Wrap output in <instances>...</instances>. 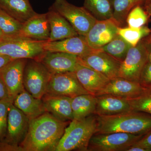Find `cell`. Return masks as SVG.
Segmentation results:
<instances>
[{
    "instance_id": "11",
    "label": "cell",
    "mask_w": 151,
    "mask_h": 151,
    "mask_svg": "<svg viewBox=\"0 0 151 151\" xmlns=\"http://www.w3.org/2000/svg\"><path fill=\"white\" fill-rule=\"evenodd\" d=\"M28 59H14L0 72L8 91L9 97L13 100L24 89V71Z\"/></svg>"
},
{
    "instance_id": "18",
    "label": "cell",
    "mask_w": 151,
    "mask_h": 151,
    "mask_svg": "<svg viewBox=\"0 0 151 151\" xmlns=\"http://www.w3.org/2000/svg\"><path fill=\"white\" fill-rule=\"evenodd\" d=\"M74 72L84 89L89 94L95 96L110 81L102 73L80 63Z\"/></svg>"
},
{
    "instance_id": "4",
    "label": "cell",
    "mask_w": 151,
    "mask_h": 151,
    "mask_svg": "<svg viewBox=\"0 0 151 151\" xmlns=\"http://www.w3.org/2000/svg\"><path fill=\"white\" fill-rule=\"evenodd\" d=\"M47 41L32 39L22 37H7L0 42V54L13 59H35L39 60L45 51Z\"/></svg>"
},
{
    "instance_id": "38",
    "label": "cell",
    "mask_w": 151,
    "mask_h": 151,
    "mask_svg": "<svg viewBox=\"0 0 151 151\" xmlns=\"http://www.w3.org/2000/svg\"><path fill=\"white\" fill-rule=\"evenodd\" d=\"M147 53L148 61L151 62V40L146 37L144 38Z\"/></svg>"
},
{
    "instance_id": "31",
    "label": "cell",
    "mask_w": 151,
    "mask_h": 151,
    "mask_svg": "<svg viewBox=\"0 0 151 151\" xmlns=\"http://www.w3.org/2000/svg\"><path fill=\"white\" fill-rule=\"evenodd\" d=\"M149 16L145 10L139 5L130 11L127 16L126 22L129 27H142L148 21Z\"/></svg>"
},
{
    "instance_id": "7",
    "label": "cell",
    "mask_w": 151,
    "mask_h": 151,
    "mask_svg": "<svg viewBox=\"0 0 151 151\" xmlns=\"http://www.w3.org/2000/svg\"><path fill=\"white\" fill-rule=\"evenodd\" d=\"M143 136L122 132L95 133L89 141L87 151H126Z\"/></svg>"
},
{
    "instance_id": "27",
    "label": "cell",
    "mask_w": 151,
    "mask_h": 151,
    "mask_svg": "<svg viewBox=\"0 0 151 151\" xmlns=\"http://www.w3.org/2000/svg\"><path fill=\"white\" fill-rule=\"evenodd\" d=\"M132 47L133 46L118 34L101 49L122 62Z\"/></svg>"
},
{
    "instance_id": "41",
    "label": "cell",
    "mask_w": 151,
    "mask_h": 151,
    "mask_svg": "<svg viewBox=\"0 0 151 151\" xmlns=\"http://www.w3.org/2000/svg\"><path fill=\"white\" fill-rule=\"evenodd\" d=\"M147 38H148L149 39H150V40H151V32L148 36H147Z\"/></svg>"
},
{
    "instance_id": "36",
    "label": "cell",
    "mask_w": 151,
    "mask_h": 151,
    "mask_svg": "<svg viewBox=\"0 0 151 151\" xmlns=\"http://www.w3.org/2000/svg\"><path fill=\"white\" fill-rule=\"evenodd\" d=\"M10 98L5 84L0 75V100Z\"/></svg>"
},
{
    "instance_id": "3",
    "label": "cell",
    "mask_w": 151,
    "mask_h": 151,
    "mask_svg": "<svg viewBox=\"0 0 151 151\" xmlns=\"http://www.w3.org/2000/svg\"><path fill=\"white\" fill-rule=\"evenodd\" d=\"M95 114L83 120L73 119L65 129L55 151H87L89 141L97 131Z\"/></svg>"
},
{
    "instance_id": "10",
    "label": "cell",
    "mask_w": 151,
    "mask_h": 151,
    "mask_svg": "<svg viewBox=\"0 0 151 151\" xmlns=\"http://www.w3.org/2000/svg\"><path fill=\"white\" fill-rule=\"evenodd\" d=\"M78 59L80 64L100 72L110 80L119 77L122 62L101 49L85 56L78 57Z\"/></svg>"
},
{
    "instance_id": "22",
    "label": "cell",
    "mask_w": 151,
    "mask_h": 151,
    "mask_svg": "<svg viewBox=\"0 0 151 151\" xmlns=\"http://www.w3.org/2000/svg\"><path fill=\"white\" fill-rule=\"evenodd\" d=\"M13 104L29 121L46 112L42 99L34 97L25 89L14 99Z\"/></svg>"
},
{
    "instance_id": "28",
    "label": "cell",
    "mask_w": 151,
    "mask_h": 151,
    "mask_svg": "<svg viewBox=\"0 0 151 151\" xmlns=\"http://www.w3.org/2000/svg\"><path fill=\"white\" fill-rule=\"evenodd\" d=\"M151 29L144 26L139 28L119 27L118 34L122 37L132 46H136L144 38L148 36Z\"/></svg>"
},
{
    "instance_id": "39",
    "label": "cell",
    "mask_w": 151,
    "mask_h": 151,
    "mask_svg": "<svg viewBox=\"0 0 151 151\" xmlns=\"http://www.w3.org/2000/svg\"><path fill=\"white\" fill-rule=\"evenodd\" d=\"M145 10L150 16H151V0L145 4Z\"/></svg>"
},
{
    "instance_id": "32",
    "label": "cell",
    "mask_w": 151,
    "mask_h": 151,
    "mask_svg": "<svg viewBox=\"0 0 151 151\" xmlns=\"http://www.w3.org/2000/svg\"><path fill=\"white\" fill-rule=\"evenodd\" d=\"M14 100L8 98L0 100V136L6 132L9 109Z\"/></svg>"
},
{
    "instance_id": "30",
    "label": "cell",
    "mask_w": 151,
    "mask_h": 151,
    "mask_svg": "<svg viewBox=\"0 0 151 151\" xmlns=\"http://www.w3.org/2000/svg\"><path fill=\"white\" fill-rule=\"evenodd\" d=\"M128 100L133 111H141L151 115V87L146 88L138 97Z\"/></svg>"
},
{
    "instance_id": "24",
    "label": "cell",
    "mask_w": 151,
    "mask_h": 151,
    "mask_svg": "<svg viewBox=\"0 0 151 151\" xmlns=\"http://www.w3.org/2000/svg\"><path fill=\"white\" fill-rule=\"evenodd\" d=\"M96 97L92 94H83L72 98L71 107L73 119L83 120L94 114Z\"/></svg>"
},
{
    "instance_id": "19",
    "label": "cell",
    "mask_w": 151,
    "mask_h": 151,
    "mask_svg": "<svg viewBox=\"0 0 151 151\" xmlns=\"http://www.w3.org/2000/svg\"><path fill=\"white\" fill-rule=\"evenodd\" d=\"M46 112L62 122L73 119L71 107L72 98L65 96L45 94L42 98Z\"/></svg>"
},
{
    "instance_id": "21",
    "label": "cell",
    "mask_w": 151,
    "mask_h": 151,
    "mask_svg": "<svg viewBox=\"0 0 151 151\" xmlns=\"http://www.w3.org/2000/svg\"><path fill=\"white\" fill-rule=\"evenodd\" d=\"M50 27V35L47 41H55L78 35L67 20L50 7L47 13Z\"/></svg>"
},
{
    "instance_id": "1",
    "label": "cell",
    "mask_w": 151,
    "mask_h": 151,
    "mask_svg": "<svg viewBox=\"0 0 151 151\" xmlns=\"http://www.w3.org/2000/svg\"><path fill=\"white\" fill-rule=\"evenodd\" d=\"M70 122H62L46 112L30 120L19 146L24 151H55Z\"/></svg>"
},
{
    "instance_id": "33",
    "label": "cell",
    "mask_w": 151,
    "mask_h": 151,
    "mask_svg": "<svg viewBox=\"0 0 151 151\" xmlns=\"http://www.w3.org/2000/svg\"><path fill=\"white\" fill-rule=\"evenodd\" d=\"M139 83L145 88L151 87V62L147 61L143 68Z\"/></svg>"
},
{
    "instance_id": "42",
    "label": "cell",
    "mask_w": 151,
    "mask_h": 151,
    "mask_svg": "<svg viewBox=\"0 0 151 151\" xmlns=\"http://www.w3.org/2000/svg\"><path fill=\"white\" fill-rule=\"evenodd\" d=\"M150 1V0H145V4H146V3L148 2L149 1Z\"/></svg>"
},
{
    "instance_id": "16",
    "label": "cell",
    "mask_w": 151,
    "mask_h": 151,
    "mask_svg": "<svg viewBox=\"0 0 151 151\" xmlns=\"http://www.w3.org/2000/svg\"><path fill=\"white\" fill-rule=\"evenodd\" d=\"M146 89L139 82L119 76L110 80L109 83L96 96L110 94L129 99L138 97Z\"/></svg>"
},
{
    "instance_id": "14",
    "label": "cell",
    "mask_w": 151,
    "mask_h": 151,
    "mask_svg": "<svg viewBox=\"0 0 151 151\" xmlns=\"http://www.w3.org/2000/svg\"><path fill=\"white\" fill-rule=\"evenodd\" d=\"M45 50L50 52H66L79 57L85 56L99 49H94L89 46L85 37L78 35L62 40L45 42Z\"/></svg>"
},
{
    "instance_id": "37",
    "label": "cell",
    "mask_w": 151,
    "mask_h": 151,
    "mask_svg": "<svg viewBox=\"0 0 151 151\" xmlns=\"http://www.w3.org/2000/svg\"><path fill=\"white\" fill-rule=\"evenodd\" d=\"M13 60L9 57L0 54V72Z\"/></svg>"
},
{
    "instance_id": "35",
    "label": "cell",
    "mask_w": 151,
    "mask_h": 151,
    "mask_svg": "<svg viewBox=\"0 0 151 151\" xmlns=\"http://www.w3.org/2000/svg\"><path fill=\"white\" fill-rule=\"evenodd\" d=\"M0 151H24L19 145L4 142H0Z\"/></svg>"
},
{
    "instance_id": "2",
    "label": "cell",
    "mask_w": 151,
    "mask_h": 151,
    "mask_svg": "<svg viewBox=\"0 0 151 151\" xmlns=\"http://www.w3.org/2000/svg\"><path fill=\"white\" fill-rule=\"evenodd\" d=\"M96 133L122 132L144 135L151 130V115L132 111L111 116H97Z\"/></svg>"
},
{
    "instance_id": "23",
    "label": "cell",
    "mask_w": 151,
    "mask_h": 151,
    "mask_svg": "<svg viewBox=\"0 0 151 151\" xmlns=\"http://www.w3.org/2000/svg\"><path fill=\"white\" fill-rule=\"evenodd\" d=\"M0 9L23 24L37 14L29 0H0Z\"/></svg>"
},
{
    "instance_id": "29",
    "label": "cell",
    "mask_w": 151,
    "mask_h": 151,
    "mask_svg": "<svg viewBox=\"0 0 151 151\" xmlns=\"http://www.w3.org/2000/svg\"><path fill=\"white\" fill-rule=\"evenodd\" d=\"M23 24L0 9V29L7 37L19 36Z\"/></svg>"
},
{
    "instance_id": "8",
    "label": "cell",
    "mask_w": 151,
    "mask_h": 151,
    "mask_svg": "<svg viewBox=\"0 0 151 151\" xmlns=\"http://www.w3.org/2000/svg\"><path fill=\"white\" fill-rule=\"evenodd\" d=\"M147 61V53L143 38L136 46L129 50L121 63L119 77L139 82L141 72Z\"/></svg>"
},
{
    "instance_id": "34",
    "label": "cell",
    "mask_w": 151,
    "mask_h": 151,
    "mask_svg": "<svg viewBox=\"0 0 151 151\" xmlns=\"http://www.w3.org/2000/svg\"><path fill=\"white\" fill-rule=\"evenodd\" d=\"M133 145L142 147L147 151H151V130L143 135Z\"/></svg>"
},
{
    "instance_id": "17",
    "label": "cell",
    "mask_w": 151,
    "mask_h": 151,
    "mask_svg": "<svg viewBox=\"0 0 151 151\" xmlns=\"http://www.w3.org/2000/svg\"><path fill=\"white\" fill-rule=\"evenodd\" d=\"M95 96L96 105L94 114L96 116H111L133 111L129 100L126 98L110 94Z\"/></svg>"
},
{
    "instance_id": "12",
    "label": "cell",
    "mask_w": 151,
    "mask_h": 151,
    "mask_svg": "<svg viewBox=\"0 0 151 151\" xmlns=\"http://www.w3.org/2000/svg\"><path fill=\"white\" fill-rule=\"evenodd\" d=\"M119 27L112 18L97 20L84 37L91 48L100 49L118 35Z\"/></svg>"
},
{
    "instance_id": "13",
    "label": "cell",
    "mask_w": 151,
    "mask_h": 151,
    "mask_svg": "<svg viewBox=\"0 0 151 151\" xmlns=\"http://www.w3.org/2000/svg\"><path fill=\"white\" fill-rule=\"evenodd\" d=\"M29 122L24 113L13 103L10 107L8 115L5 141L19 145L26 134Z\"/></svg>"
},
{
    "instance_id": "5",
    "label": "cell",
    "mask_w": 151,
    "mask_h": 151,
    "mask_svg": "<svg viewBox=\"0 0 151 151\" xmlns=\"http://www.w3.org/2000/svg\"><path fill=\"white\" fill-rule=\"evenodd\" d=\"M51 8L65 18L78 35L85 36L97 21L84 7L76 6L66 0H55Z\"/></svg>"
},
{
    "instance_id": "26",
    "label": "cell",
    "mask_w": 151,
    "mask_h": 151,
    "mask_svg": "<svg viewBox=\"0 0 151 151\" xmlns=\"http://www.w3.org/2000/svg\"><path fill=\"white\" fill-rule=\"evenodd\" d=\"M84 7L97 20L108 19L113 17L110 0H84Z\"/></svg>"
},
{
    "instance_id": "25",
    "label": "cell",
    "mask_w": 151,
    "mask_h": 151,
    "mask_svg": "<svg viewBox=\"0 0 151 151\" xmlns=\"http://www.w3.org/2000/svg\"><path fill=\"white\" fill-rule=\"evenodd\" d=\"M113 8L112 19L119 27H122L126 22L130 11L136 6L142 4L145 0H110Z\"/></svg>"
},
{
    "instance_id": "15",
    "label": "cell",
    "mask_w": 151,
    "mask_h": 151,
    "mask_svg": "<svg viewBox=\"0 0 151 151\" xmlns=\"http://www.w3.org/2000/svg\"><path fill=\"white\" fill-rule=\"evenodd\" d=\"M39 61L51 74L74 72L79 64L78 57L66 52H45Z\"/></svg>"
},
{
    "instance_id": "40",
    "label": "cell",
    "mask_w": 151,
    "mask_h": 151,
    "mask_svg": "<svg viewBox=\"0 0 151 151\" xmlns=\"http://www.w3.org/2000/svg\"><path fill=\"white\" fill-rule=\"evenodd\" d=\"M6 37L7 36L5 35L2 30L0 29V42L4 40Z\"/></svg>"
},
{
    "instance_id": "9",
    "label": "cell",
    "mask_w": 151,
    "mask_h": 151,
    "mask_svg": "<svg viewBox=\"0 0 151 151\" xmlns=\"http://www.w3.org/2000/svg\"><path fill=\"white\" fill-rule=\"evenodd\" d=\"M88 94L89 93L81 85L74 72L52 74L45 93L71 98Z\"/></svg>"
},
{
    "instance_id": "6",
    "label": "cell",
    "mask_w": 151,
    "mask_h": 151,
    "mask_svg": "<svg viewBox=\"0 0 151 151\" xmlns=\"http://www.w3.org/2000/svg\"><path fill=\"white\" fill-rule=\"evenodd\" d=\"M51 75L40 61L28 59L24 71V89L34 97L42 99L46 93Z\"/></svg>"
},
{
    "instance_id": "20",
    "label": "cell",
    "mask_w": 151,
    "mask_h": 151,
    "mask_svg": "<svg viewBox=\"0 0 151 151\" xmlns=\"http://www.w3.org/2000/svg\"><path fill=\"white\" fill-rule=\"evenodd\" d=\"M50 27L47 14L37 13L24 23L19 36L39 40L48 41Z\"/></svg>"
}]
</instances>
